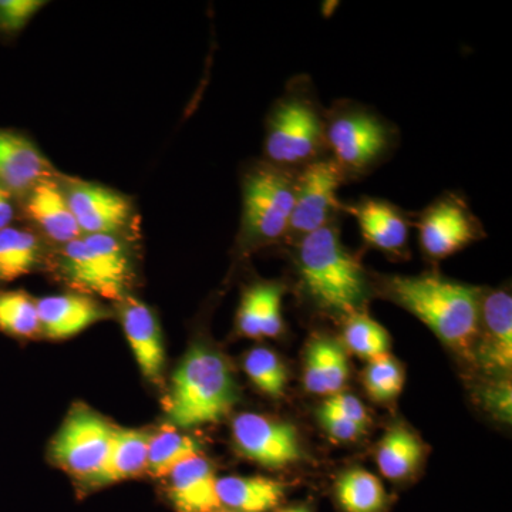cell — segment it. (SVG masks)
<instances>
[{
  "label": "cell",
  "mask_w": 512,
  "mask_h": 512,
  "mask_svg": "<svg viewBox=\"0 0 512 512\" xmlns=\"http://www.w3.org/2000/svg\"><path fill=\"white\" fill-rule=\"evenodd\" d=\"M18 197L12 192L0 187V231L12 227V222L18 217Z\"/></svg>",
  "instance_id": "d590c367"
},
{
  "label": "cell",
  "mask_w": 512,
  "mask_h": 512,
  "mask_svg": "<svg viewBox=\"0 0 512 512\" xmlns=\"http://www.w3.org/2000/svg\"><path fill=\"white\" fill-rule=\"evenodd\" d=\"M275 512H313L311 507L305 504L289 505V507L276 508Z\"/></svg>",
  "instance_id": "8d00e7d4"
},
{
  "label": "cell",
  "mask_w": 512,
  "mask_h": 512,
  "mask_svg": "<svg viewBox=\"0 0 512 512\" xmlns=\"http://www.w3.org/2000/svg\"><path fill=\"white\" fill-rule=\"evenodd\" d=\"M0 332L15 339H32L40 333L37 301L22 289L0 291Z\"/></svg>",
  "instance_id": "83f0119b"
},
{
  "label": "cell",
  "mask_w": 512,
  "mask_h": 512,
  "mask_svg": "<svg viewBox=\"0 0 512 512\" xmlns=\"http://www.w3.org/2000/svg\"><path fill=\"white\" fill-rule=\"evenodd\" d=\"M421 252L430 261H443L485 237L483 222L460 192L446 191L424 210L414 212Z\"/></svg>",
  "instance_id": "9c48e42d"
},
{
  "label": "cell",
  "mask_w": 512,
  "mask_h": 512,
  "mask_svg": "<svg viewBox=\"0 0 512 512\" xmlns=\"http://www.w3.org/2000/svg\"><path fill=\"white\" fill-rule=\"evenodd\" d=\"M298 288L316 311L345 320L365 312L370 279L360 259L343 245L339 222L292 244Z\"/></svg>",
  "instance_id": "6da1fadb"
},
{
  "label": "cell",
  "mask_w": 512,
  "mask_h": 512,
  "mask_svg": "<svg viewBox=\"0 0 512 512\" xmlns=\"http://www.w3.org/2000/svg\"><path fill=\"white\" fill-rule=\"evenodd\" d=\"M221 508L232 512H271L284 501L286 484L268 477L218 478Z\"/></svg>",
  "instance_id": "603a6c76"
},
{
  "label": "cell",
  "mask_w": 512,
  "mask_h": 512,
  "mask_svg": "<svg viewBox=\"0 0 512 512\" xmlns=\"http://www.w3.org/2000/svg\"><path fill=\"white\" fill-rule=\"evenodd\" d=\"M43 247L30 229L8 227L0 231V285L32 274L42 264Z\"/></svg>",
  "instance_id": "cb8c5ba5"
},
{
  "label": "cell",
  "mask_w": 512,
  "mask_h": 512,
  "mask_svg": "<svg viewBox=\"0 0 512 512\" xmlns=\"http://www.w3.org/2000/svg\"><path fill=\"white\" fill-rule=\"evenodd\" d=\"M318 416L323 429L335 440L352 441L359 439L367 429L362 424L345 419V417L339 416V414L319 410Z\"/></svg>",
  "instance_id": "e575fe53"
},
{
  "label": "cell",
  "mask_w": 512,
  "mask_h": 512,
  "mask_svg": "<svg viewBox=\"0 0 512 512\" xmlns=\"http://www.w3.org/2000/svg\"><path fill=\"white\" fill-rule=\"evenodd\" d=\"M232 439L242 456L266 468L288 467L305 456L301 437L291 423L262 414H239L232 423Z\"/></svg>",
  "instance_id": "8fae6325"
},
{
  "label": "cell",
  "mask_w": 512,
  "mask_h": 512,
  "mask_svg": "<svg viewBox=\"0 0 512 512\" xmlns=\"http://www.w3.org/2000/svg\"><path fill=\"white\" fill-rule=\"evenodd\" d=\"M150 439L151 433L148 431L116 427L106 461L89 485L106 487V485L130 480L147 471Z\"/></svg>",
  "instance_id": "7402d4cb"
},
{
  "label": "cell",
  "mask_w": 512,
  "mask_h": 512,
  "mask_svg": "<svg viewBox=\"0 0 512 512\" xmlns=\"http://www.w3.org/2000/svg\"><path fill=\"white\" fill-rule=\"evenodd\" d=\"M64 194L83 235H117L131 220L130 201L110 188L76 181Z\"/></svg>",
  "instance_id": "5bb4252c"
},
{
  "label": "cell",
  "mask_w": 512,
  "mask_h": 512,
  "mask_svg": "<svg viewBox=\"0 0 512 512\" xmlns=\"http://www.w3.org/2000/svg\"><path fill=\"white\" fill-rule=\"evenodd\" d=\"M244 369L256 389L261 390L266 396L278 399L285 393L288 370L272 350L252 349L245 356Z\"/></svg>",
  "instance_id": "f546056e"
},
{
  "label": "cell",
  "mask_w": 512,
  "mask_h": 512,
  "mask_svg": "<svg viewBox=\"0 0 512 512\" xmlns=\"http://www.w3.org/2000/svg\"><path fill=\"white\" fill-rule=\"evenodd\" d=\"M238 402V383L225 357L195 343L175 369L165 413L171 426L194 429L221 421Z\"/></svg>",
  "instance_id": "3957f363"
},
{
  "label": "cell",
  "mask_w": 512,
  "mask_h": 512,
  "mask_svg": "<svg viewBox=\"0 0 512 512\" xmlns=\"http://www.w3.org/2000/svg\"><path fill=\"white\" fill-rule=\"evenodd\" d=\"M343 211L355 218L366 247L400 258L409 252L414 212L382 198L360 197L345 202Z\"/></svg>",
  "instance_id": "7c38bea8"
},
{
  "label": "cell",
  "mask_w": 512,
  "mask_h": 512,
  "mask_svg": "<svg viewBox=\"0 0 512 512\" xmlns=\"http://www.w3.org/2000/svg\"><path fill=\"white\" fill-rule=\"evenodd\" d=\"M281 282H256L242 293L237 313V329L249 339L278 338L284 330Z\"/></svg>",
  "instance_id": "d6986e66"
},
{
  "label": "cell",
  "mask_w": 512,
  "mask_h": 512,
  "mask_svg": "<svg viewBox=\"0 0 512 512\" xmlns=\"http://www.w3.org/2000/svg\"><path fill=\"white\" fill-rule=\"evenodd\" d=\"M343 338L355 355L369 362L389 353V333L379 322L366 315V312L355 313L345 319Z\"/></svg>",
  "instance_id": "f1b7e54d"
},
{
  "label": "cell",
  "mask_w": 512,
  "mask_h": 512,
  "mask_svg": "<svg viewBox=\"0 0 512 512\" xmlns=\"http://www.w3.org/2000/svg\"><path fill=\"white\" fill-rule=\"evenodd\" d=\"M349 373L348 356L340 343L326 336L312 339L305 357V387L309 393L326 397L342 393Z\"/></svg>",
  "instance_id": "44dd1931"
},
{
  "label": "cell",
  "mask_w": 512,
  "mask_h": 512,
  "mask_svg": "<svg viewBox=\"0 0 512 512\" xmlns=\"http://www.w3.org/2000/svg\"><path fill=\"white\" fill-rule=\"evenodd\" d=\"M120 303L121 326L134 359L143 376L158 384L163 379L165 348L156 313L146 303L131 296H126Z\"/></svg>",
  "instance_id": "9a60e30c"
},
{
  "label": "cell",
  "mask_w": 512,
  "mask_h": 512,
  "mask_svg": "<svg viewBox=\"0 0 512 512\" xmlns=\"http://www.w3.org/2000/svg\"><path fill=\"white\" fill-rule=\"evenodd\" d=\"M335 500L343 512H384L389 504L379 478L363 468H352L336 480Z\"/></svg>",
  "instance_id": "484cf974"
},
{
  "label": "cell",
  "mask_w": 512,
  "mask_h": 512,
  "mask_svg": "<svg viewBox=\"0 0 512 512\" xmlns=\"http://www.w3.org/2000/svg\"><path fill=\"white\" fill-rule=\"evenodd\" d=\"M296 171L258 161L242 177L239 254L285 242L291 222Z\"/></svg>",
  "instance_id": "8992f818"
},
{
  "label": "cell",
  "mask_w": 512,
  "mask_h": 512,
  "mask_svg": "<svg viewBox=\"0 0 512 512\" xmlns=\"http://www.w3.org/2000/svg\"><path fill=\"white\" fill-rule=\"evenodd\" d=\"M423 454V444L413 431L403 426L394 427L380 441L376 450V463L384 477L402 481L417 470Z\"/></svg>",
  "instance_id": "d4e9b609"
},
{
  "label": "cell",
  "mask_w": 512,
  "mask_h": 512,
  "mask_svg": "<svg viewBox=\"0 0 512 512\" xmlns=\"http://www.w3.org/2000/svg\"><path fill=\"white\" fill-rule=\"evenodd\" d=\"M168 497L178 512H212L220 510L218 477L207 458L192 457L175 467L167 476Z\"/></svg>",
  "instance_id": "ac0fdd59"
},
{
  "label": "cell",
  "mask_w": 512,
  "mask_h": 512,
  "mask_svg": "<svg viewBox=\"0 0 512 512\" xmlns=\"http://www.w3.org/2000/svg\"><path fill=\"white\" fill-rule=\"evenodd\" d=\"M40 333L46 338H74L90 326L109 318V311L99 302L79 293L46 296L37 301Z\"/></svg>",
  "instance_id": "e0dca14e"
},
{
  "label": "cell",
  "mask_w": 512,
  "mask_h": 512,
  "mask_svg": "<svg viewBox=\"0 0 512 512\" xmlns=\"http://www.w3.org/2000/svg\"><path fill=\"white\" fill-rule=\"evenodd\" d=\"M326 157L348 183L387 163L400 144L396 124L359 101L340 99L325 109Z\"/></svg>",
  "instance_id": "5b68a950"
},
{
  "label": "cell",
  "mask_w": 512,
  "mask_h": 512,
  "mask_svg": "<svg viewBox=\"0 0 512 512\" xmlns=\"http://www.w3.org/2000/svg\"><path fill=\"white\" fill-rule=\"evenodd\" d=\"M116 427L86 406H74L50 444V456L57 466L90 481L99 474Z\"/></svg>",
  "instance_id": "30bf717a"
},
{
  "label": "cell",
  "mask_w": 512,
  "mask_h": 512,
  "mask_svg": "<svg viewBox=\"0 0 512 512\" xmlns=\"http://www.w3.org/2000/svg\"><path fill=\"white\" fill-rule=\"evenodd\" d=\"M50 164L22 133L0 128V187L25 197L40 181L47 180Z\"/></svg>",
  "instance_id": "2e32d148"
},
{
  "label": "cell",
  "mask_w": 512,
  "mask_h": 512,
  "mask_svg": "<svg viewBox=\"0 0 512 512\" xmlns=\"http://www.w3.org/2000/svg\"><path fill=\"white\" fill-rule=\"evenodd\" d=\"M212 512H232V511H228V510H224V508H220V510L212 511Z\"/></svg>",
  "instance_id": "74e56055"
},
{
  "label": "cell",
  "mask_w": 512,
  "mask_h": 512,
  "mask_svg": "<svg viewBox=\"0 0 512 512\" xmlns=\"http://www.w3.org/2000/svg\"><path fill=\"white\" fill-rule=\"evenodd\" d=\"M325 157V107L311 77L298 74L266 117L264 161L299 171Z\"/></svg>",
  "instance_id": "277c9868"
},
{
  "label": "cell",
  "mask_w": 512,
  "mask_h": 512,
  "mask_svg": "<svg viewBox=\"0 0 512 512\" xmlns=\"http://www.w3.org/2000/svg\"><path fill=\"white\" fill-rule=\"evenodd\" d=\"M484 409L495 419L510 423L512 416V389L510 380L491 383L480 392Z\"/></svg>",
  "instance_id": "d6a6232c"
},
{
  "label": "cell",
  "mask_w": 512,
  "mask_h": 512,
  "mask_svg": "<svg viewBox=\"0 0 512 512\" xmlns=\"http://www.w3.org/2000/svg\"><path fill=\"white\" fill-rule=\"evenodd\" d=\"M130 271V255L117 235H83L60 254V272L74 289L111 301L126 298Z\"/></svg>",
  "instance_id": "52a82bcc"
},
{
  "label": "cell",
  "mask_w": 512,
  "mask_h": 512,
  "mask_svg": "<svg viewBox=\"0 0 512 512\" xmlns=\"http://www.w3.org/2000/svg\"><path fill=\"white\" fill-rule=\"evenodd\" d=\"M45 5L40 0H0V36L18 35Z\"/></svg>",
  "instance_id": "1f68e13d"
},
{
  "label": "cell",
  "mask_w": 512,
  "mask_h": 512,
  "mask_svg": "<svg viewBox=\"0 0 512 512\" xmlns=\"http://www.w3.org/2000/svg\"><path fill=\"white\" fill-rule=\"evenodd\" d=\"M197 441L177 429H164L151 434L148 444L147 473L157 478H167L175 467L192 457L200 456Z\"/></svg>",
  "instance_id": "4316f807"
},
{
  "label": "cell",
  "mask_w": 512,
  "mask_h": 512,
  "mask_svg": "<svg viewBox=\"0 0 512 512\" xmlns=\"http://www.w3.org/2000/svg\"><path fill=\"white\" fill-rule=\"evenodd\" d=\"M319 410L339 414V416L355 421V423L362 424L365 427L369 424V414H367L365 406L352 394L342 392L330 396Z\"/></svg>",
  "instance_id": "836d02e7"
},
{
  "label": "cell",
  "mask_w": 512,
  "mask_h": 512,
  "mask_svg": "<svg viewBox=\"0 0 512 512\" xmlns=\"http://www.w3.org/2000/svg\"><path fill=\"white\" fill-rule=\"evenodd\" d=\"M476 359L487 372L507 375L512 367V299L507 289L481 296Z\"/></svg>",
  "instance_id": "4fadbf2b"
},
{
  "label": "cell",
  "mask_w": 512,
  "mask_h": 512,
  "mask_svg": "<svg viewBox=\"0 0 512 512\" xmlns=\"http://www.w3.org/2000/svg\"><path fill=\"white\" fill-rule=\"evenodd\" d=\"M348 184L338 165L325 157L296 171L291 222L286 241H296L340 221L345 214L339 190Z\"/></svg>",
  "instance_id": "ba28073f"
},
{
  "label": "cell",
  "mask_w": 512,
  "mask_h": 512,
  "mask_svg": "<svg viewBox=\"0 0 512 512\" xmlns=\"http://www.w3.org/2000/svg\"><path fill=\"white\" fill-rule=\"evenodd\" d=\"M25 200L26 215L52 241L66 245L83 237L66 194L52 181H40Z\"/></svg>",
  "instance_id": "ffe728a7"
},
{
  "label": "cell",
  "mask_w": 512,
  "mask_h": 512,
  "mask_svg": "<svg viewBox=\"0 0 512 512\" xmlns=\"http://www.w3.org/2000/svg\"><path fill=\"white\" fill-rule=\"evenodd\" d=\"M379 291L429 326L448 348L467 353L476 345L483 296L476 286L426 272L386 276Z\"/></svg>",
  "instance_id": "7a4b0ae2"
},
{
  "label": "cell",
  "mask_w": 512,
  "mask_h": 512,
  "mask_svg": "<svg viewBox=\"0 0 512 512\" xmlns=\"http://www.w3.org/2000/svg\"><path fill=\"white\" fill-rule=\"evenodd\" d=\"M403 386V369L390 353L370 360L365 370V387L376 402H392L402 393Z\"/></svg>",
  "instance_id": "4dcf8cb0"
}]
</instances>
